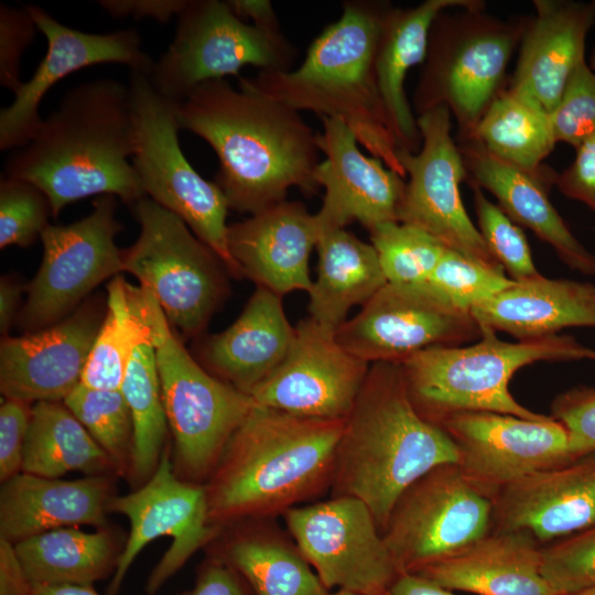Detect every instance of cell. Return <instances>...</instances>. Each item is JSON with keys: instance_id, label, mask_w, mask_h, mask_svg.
<instances>
[{"instance_id": "6da1fadb", "label": "cell", "mask_w": 595, "mask_h": 595, "mask_svg": "<svg viewBox=\"0 0 595 595\" xmlns=\"http://www.w3.org/2000/svg\"><path fill=\"white\" fill-rule=\"evenodd\" d=\"M181 129L204 139L219 167L215 183L229 208L256 214L285 201L291 187L317 193V132L300 111L251 88L238 77L197 86L178 104Z\"/></svg>"}, {"instance_id": "7a4b0ae2", "label": "cell", "mask_w": 595, "mask_h": 595, "mask_svg": "<svg viewBox=\"0 0 595 595\" xmlns=\"http://www.w3.org/2000/svg\"><path fill=\"white\" fill-rule=\"evenodd\" d=\"M133 153L129 87L102 78L67 90L33 138L7 162L3 175L28 181L47 196L52 216L89 196L136 204L147 197L128 159Z\"/></svg>"}, {"instance_id": "3957f363", "label": "cell", "mask_w": 595, "mask_h": 595, "mask_svg": "<svg viewBox=\"0 0 595 595\" xmlns=\"http://www.w3.org/2000/svg\"><path fill=\"white\" fill-rule=\"evenodd\" d=\"M344 421L256 404L204 486L210 524L284 513L331 484Z\"/></svg>"}, {"instance_id": "277c9868", "label": "cell", "mask_w": 595, "mask_h": 595, "mask_svg": "<svg viewBox=\"0 0 595 595\" xmlns=\"http://www.w3.org/2000/svg\"><path fill=\"white\" fill-rule=\"evenodd\" d=\"M457 463L447 433L414 407L400 364H371L337 444L334 496L366 504L382 533L411 484L436 466Z\"/></svg>"}, {"instance_id": "5b68a950", "label": "cell", "mask_w": 595, "mask_h": 595, "mask_svg": "<svg viewBox=\"0 0 595 595\" xmlns=\"http://www.w3.org/2000/svg\"><path fill=\"white\" fill-rule=\"evenodd\" d=\"M389 6L382 1H345L340 18L313 40L296 69L260 71L245 80L258 93L298 111L343 121L372 156L405 178L375 73L378 40Z\"/></svg>"}, {"instance_id": "8992f818", "label": "cell", "mask_w": 595, "mask_h": 595, "mask_svg": "<svg viewBox=\"0 0 595 595\" xmlns=\"http://www.w3.org/2000/svg\"><path fill=\"white\" fill-rule=\"evenodd\" d=\"M473 345L422 349L400 364L410 398L432 423L463 411H490L529 420L549 415L521 405L509 391L512 376L537 361H595V349L571 335L500 340L497 332L480 326Z\"/></svg>"}, {"instance_id": "52a82bcc", "label": "cell", "mask_w": 595, "mask_h": 595, "mask_svg": "<svg viewBox=\"0 0 595 595\" xmlns=\"http://www.w3.org/2000/svg\"><path fill=\"white\" fill-rule=\"evenodd\" d=\"M296 55L270 1L190 0L150 80L162 96L180 104L205 82L239 77L245 66L291 71Z\"/></svg>"}, {"instance_id": "ba28073f", "label": "cell", "mask_w": 595, "mask_h": 595, "mask_svg": "<svg viewBox=\"0 0 595 595\" xmlns=\"http://www.w3.org/2000/svg\"><path fill=\"white\" fill-rule=\"evenodd\" d=\"M527 21L500 20L485 11V3L442 11L430 30L413 95L415 112L445 107L457 123L456 141L469 139L506 87L507 67Z\"/></svg>"}, {"instance_id": "9c48e42d", "label": "cell", "mask_w": 595, "mask_h": 595, "mask_svg": "<svg viewBox=\"0 0 595 595\" xmlns=\"http://www.w3.org/2000/svg\"><path fill=\"white\" fill-rule=\"evenodd\" d=\"M142 290L165 416L174 437L176 472L201 480L212 475L256 403L250 394L201 367L172 332L153 295Z\"/></svg>"}, {"instance_id": "30bf717a", "label": "cell", "mask_w": 595, "mask_h": 595, "mask_svg": "<svg viewBox=\"0 0 595 595\" xmlns=\"http://www.w3.org/2000/svg\"><path fill=\"white\" fill-rule=\"evenodd\" d=\"M133 121L132 165L147 197L178 216L240 277L227 242L229 204L215 182L202 177L185 158L180 142L178 102L162 96L150 76L130 72Z\"/></svg>"}, {"instance_id": "8fae6325", "label": "cell", "mask_w": 595, "mask_h": 595, "mask_svg": "<svg viewBox=\"0 0 595 595\" xmlns=\"http://www.w3.org/2000/svg\"><path fill=\"white\" fill-rule=\"evenodd\" d=\"M132 209L140 234L122 250L125 271L153 295L170 325L197 335L227 294L225 264L178 216L151 198Z\"/></svg>"}, {"instance_id": "7c38bea8", "label": "cell", "mask_w": 595, "mask_h": 595, "mask_svg": "<svg viewBox=\"0 0 595 595\" xmlns=\"http://www.w3.org/2000/svg\"><path fill=\"white\" fill-rule=\"evenodd\" d=\"M493 516V498L457 464H443L400 495L382 537L399 574L416 573L487 536Z\"/></svg>"}, {"instance_id": "4fadbf2b", "label": "cell", "mask_w": 595, "mask_h": 595, "mask_svg": "<svg viewBox=\"0 0 595 595\" xmlns=\"http://www.w3.org/2000/svg\"><path fill=\"white\" fill-rule=\"evenodd\" d=\"M93 207L84 218L48 225L41 234L42 262L20 313L28 333L62 321L104 280L125 271L123 253L115 241L122 229L115 217L116 197L97 196Z\"/></svg>"}, {"instance_id": "5bb4252c", "label": "cell", "mask_w": 595, "mask_h": 595, "mask_svg": "<svg viewBox=\"0 0 595 595\" xmlns=\"http://www.w3.org/2000/svg\"><path fill=\"white\" fill-rule=\"evenodd\" d=\"M289 532L327 589L387 595L400 575L370 509L350 496L293 507Z\"/></svg>"}, {"instance_id": "9a60e30c", "label": "cell", "mask_w": 595, "mask_h": 595, "mask_svg": "<svg viewBox=\"0 0 595 595\" xmlns=\"http://www.w3.org/2000/svg\"><path fill=\"white\" fill-rule=\"evenodd\" d=\"M335 336L345 349L370 365L399 364L425 348L478 340L482 328L470 312L454 306L428 282H388Z\"/></svg>"}, {"instance_id": "2e32d148", "label": "cell", "mask_w": 595, "mask_h": 595, "mask_svg": "<svg viewBox=\"0 0 595 595\" xmlns=\"http://www.w3.org/2000/svg\"><path fill=\"white\" fill-rule=\"evenodd\" d=\"M416 122L420 150L416 153L398 150V159L409 176L399 221L416 226L447 248L505 271L463 205L459 185L467 178V172L452 136L448 109L429 110L420 115Z\"/></svg>"}, {"instance_id": "e0dca14e", "label": "cell", "mask_w": 595, "mask_h": 595, "mask_svg": "<svg viewBox=\"0 0 595 595\" xmlns=\"http://www.w3.org/2000/svg\"><path fill=\"white\" fill-rule=\"evenodd\" d=\"M108 511L121 513L130 522L108 595L118 593L134 559L152 540L166 536L172 543L148 578L149 594H154L216 533L208 519L205 487L181 479L167 447L150 478L130 494L113 496Z\"/></svg>"}, {"instance_id": "ac0fdd59", "label": "cell", "mask_w": 595, "mask_h": 595, "mask_svg": "<svg viewBox=\"0 0 595 595\" xmlns=\"http://www.w3.org/2000/svg\"><path fill=\"white\" fill-rule=\"evenodd\" d=\"M458 451L463 474L489 497L532 473L575 458L562 423L490 411H463L437 424Z\"/></svg>"}, {"instance_id": "d6986e66", "label": "cell", "mask_w": 595, "mask_h": 595, "mask_svg": "<svg viewBox=\"0 0 595 595\" xmlns=\"http://www.w3.org/2000/svg\"><path fill=\"white\" fill-rule=\"evenodd\" d=\"M335 333L310 317L301 321L284 359L249 393L255 403L299 416L345 420L370 364L345 349Z\"/></svg>"}, {"instance_id": "ffe728a7", "label": "cell", "mask_w": 595, "mask_h": 595, "mask_svg": "<svg viewBox=\"0 0 595 595\" xmlns=\"http://www.w3.org/2000/svg\"><path fill=\"white\" fill-rule=\"evenodd\" d=\"M47 48L34 74L13 93L12 102L0 111V149L23 148L43 119L39 107L46 93L64 77L93 65L122 64L130 72L150 76L155 61L141 47L134 29L108 33H87L55 20L35 4L24 6Z\"/></svg>"}, {"instance_id": "44dd1931", "label": "cell", "mask_w": 595, "mask_h": 595, "mask_svg": "<svg viewBox=\"0 0 595 595\" xmlns=\"http://www.w3.org/2000/svg\"><path fill=\"white\" fill-rule=\"evenodd\" d=\"M106 309L78 306L62 321L0 345V389L6 399L29 404L61 402L80 383Z\"/></svg>"}, {"instance_id": "7402d4cb", "label": "cell", "mask_w": 595, "mask_h": 595, "mask_svg": "<svg viewBox=\"0 0 595 595\" xmlns=\"http://www.w3.org/2000/svg\"><path fill=\"white\" fill-rule=\"evenodd\" d=\"M323 131L317 144L325 159L315 172L325 188L321 209L315 214L322 232L345 228L355 220L368 230L399 221L405 178L381 160L366 156L355 133L343 121L321 118Z\"/></svg>"}, {"instance_id": "603a6c76", "label": "cell", "mask_w": 595, "mask_h": 595, "mask_svg": "<svg viewBox=\"0 0 595 595\" xmlns=\"http://www.w3.org/2000/svg\"><path fill=\"white\" fill-rule=\"evenodd\" d=\"M595 524V453L527 475L494 498V530H522L539 543Z\"/></svg>"}, {"instance_id": "cb8c5ba5", "label": "cell", "mask_w": 595, "mask_h": 595, "mask_svg": "<svg viewBox=\"0 0 595 595\" xmlns=\"http://www.w3.org/2000/svg\"><path fill=\"white\" fill-rule=\"evenodd\" d=\"M321 234L315 214L285 199L229 225L227 242L240 277L282 296L311 290L309 260Z\"/></svg>"}, {"instance_id": "d4e9b609", "label": "cell", "mask_w": 595, "mask_h": 595, "mask_svg": "<svg viewBox=\"0 0 595 595\" xmlns=\"http://www.w3.org/2000/svg\"><path fill=\"white\" fill-rule=\"evenodd\" d=\"M508 88L549 115L558 106L595 23L592 2L534 0Z\"/></svg>"}, {"instance_id": "484cf974", "label": "cell", "mask_w": 595, "mask_h": 595, "mask_svg": "<svg viewBox=\"0 0 595 595\" xmlns=\"http://www.w3.org/2000/svg\"><path fill=\"white\" fill-rule=\"evenodd\" d=\"M456 142L469 185L493 194L512 221L529 228L550 245L570 269L595 277V255L574 236L550 202L549 192L556 178L518 169L489 153L474 139Z\"/></svg>"}, {"instance_id": "4316f807", "label": "cell", "mask_w": 595, "mask_h": 595, "mask_svg": "<svg viewBox=\"0 0 595 595\" xmlns=\"http://www.w3.org/2000/svg\"><path fill=\"white\" fill-rule=\"evenodd\" d=\"M113 496L108 475L64 480L21 472L1 486L0 538L15 544L61 528H104Z\"/></svg>"}, {"instance_id": "83f0119b", "label": "cell", "mask_w": 595, "mask_h": 595, "mask_svg": "<svg viewBox=\"0 0 595 595\" xmlns=\"http://www.w3.org/2000/svg\"><path fill=\"white\" fill-rule=\"evenodd\" d=\"M539 544L522 530H491L416 574L450 591L478 595H558L542 573Z\"/></svg>"}, {"instance_id": "f1b7e54d", "label": "cell", "mask_w": 595, "mask_h": 595, "mask_svg": "<svg viewBox=\"0 0 595 595\" xmlns=\"http://www.w3.org/2000/svg\"><path fill=\"white\" fill-rule=\"evenodd\" d=\"M294 334L282 296L257 286L238 318L204 340L199 356L214 376L249 394L284 359Z\"/></svg>"}, {"instance_id": "f546056e", "label": "cell", "mask_w": 595, "mask_h": 595, "mask_svg": "<svg viewBox=\"0 0 595 595\" xmlns=\"http://www.w3.org/2000/svg\"><path fill=\"white\" fill-rule=\"evenodd\" d=\"M480 0H426L410 9L389 6L378 40L375 73L378 91L398 150L416 153L421 134L408 101V72L423 64L429 34L435 18L445 10L473 8Z\"/></svg>"}, {"instance_id": "4dcf8cb0", "label": "cell", "mask_w": 595, "mask_h": 595, "mask_svg": "<svg viewBox=\"0 0 595 595\" xmlns=\"http://www.w3.org/2000/svg\"><path fill=\"white\" fill-rule=\"evenodd\" d=\"M479 326L529 339L566 327L595 328V284L539 274L516 282L470 311Z\"/></svg>"}, {"instance_id": "1f68e13d", "label": "cell", "mask_w": 595, "mask_h": 595, "mask_svg": "<svg viewBox=\"0 0 595 595\" xmlns=\"http://www.w3.org/2000/svg\"><path fill=\"white\" fill-rule=\"evenodd\" d=\"M316 248L317 277L307 292L310 318L336 332L353 306H363L388 281L374 246L345 228L323 231Z\"/></svg>"}, {"instance_id": "d6a6232c", "label": "cell", "mask_w": 595, "mask_h": 595, "mask_svg": "<svg viewBox=\"0 0 595 595\" xmlns=\"http://www.w3.org/2000/svg\"><path fill=\"white\" fill-rule=\"evenodd\" d=\"M20 563L33 585H85L115 572L120 552L110 531L86 532L61 528L14 544Z\"/></svg>"}, {"instance_id": "836d02e7", "label": "cell", "mask_w": 595, "mask_h": 595, "mask_svg": "<svg viewBox=\"0 0 595 595\" xmlns=\"http://www.w3.org/2000/svg\"><path fill=\"white\" fill-rule=\"evenodd\" d=\"M116 467L89 432L61 402L31 405L22 472L58 478L71 472L109 475Z\"/></svg>"}, {"instance_id": "e575fe53", "label": "cell", "mask_w": 595, "mask_h": 595, "mask_svg": "<svg viewBox=\"0 0 595 595\" xmlns=\"http://www.w3.org/2000/svg\"><path fill=\"white\" fill-rule=\"evenodd\" d=\"M469 139L530 174L558 177L555 171L542 164L558 143L550 115L508 86L491 101Z\"/></svg>"}, {"instance_id": "d590c367", "label": "cell", "mask_w": 595, "mask_h": 595, "mask_svg": "<svg viewBox=\"0 0 595 595\" xmlns=\"http://www.w3.org/2000/svg\"><path fill=\"white\" fill-rule=\"evenodd\" d=\"M151 339L143 290L113 277L108 284L106 314L90 349L80 385L120 390L134 348Z\"/></svg>"}, {"instance_id": "8d00e7d4", "label": "cell", "mask_w": 595, "mask_h": 595, "mask_svg": "<svg viewBox=\"0 0 595 595\" xmlns=\"http://www.w3.org/2000/svg\"><path fill=\"white\" fill-rule=\"evenodd\" d=\"M225 561L257 595H329L298 547L268 529L232 537L225 549Z\"/></svg>"}, {"instance_id": "74e56055", "label": "cell", "mask_w": 595, "mask_h": 595, "mask_svg": "<svg viewBox=\"0 0 595 595\" xmlns=\"http://www.w3.org/2000/svg\"><path fill=\"white\" fill-rule=\"evenodd\" d=\"M121 392L130 408L134 445L130 475L147 482L155 470L167 431L152 340L139 344L128 363Z\"/></svg>"}, {"instance_id": "f35d334b", "label": "cell", "mask_w": 595, "mask_h": 595, "mask_svg": "<svg viewBox=\"0 0 595 595\" xmlns=\"http://www.w3.org/2000/svg\"><path fill=\"white\" fill-rule=\"evenodd\" d=\"M63 403L110 457L117 473L130 472L133 421L121 390L91 389L79 383Z\"/></svg>"}, {"instance_id": "ab89813d", "label": "cell", "mask_w": 595, "mask_h": 595, "mask_svg": "<svg viewBox=\"0 0 595 595\" xmlns=\"http://www.w3.org/2000/svg\"><path fill=\"white\" fill-rule=\"evenodd\" d=\"M389 283H426L447 247L425 230L390 221L369 230Z\"/></svg>"}, {"instance_id": "60d3db41", "label": "cell", "mask_w": 595, "mask_h": 595, "mask_svg": "<svg viewBox=\"0 0 595 595\" xmlns=\"http://www.w3.org/2000/svg\"><path fill=\"white\" fill-rule=\"evenodd\" d=\"M428 283L454 306L470 312L515 281L502 270L447 248Z\"/></svg>"}, {"instance_id": "b9f144b4", "label": "cell", "mask_w": 595, "mask_h": 595, "mask_svg": "<svg viewBox=\"0 0 595 595\" xmlns=\"http://www.w3.org/2000/svg\"><path fill=\"white\" fill-rule=\"evenodd\" d=\"M477 228L493 257L512 281L538 277L531 249L523 230L502 209L489 201L477 185H470Z\"/></svg>"}, {"instance_id": "7bdbcfd3", "label": "cell", "mask_w": 595, "mask_h": 595, "mask_svg": "<svg viewBox=\"0 0 595 595\" xmlns=\"http://www.w3.org/2000/svg\"><path fill=\"white\" fill-rule=\"evenodd\" d=\"M50 201L36 185L2 175L0 181V248L28 247L48 226Z\"/></svg>"}, {"instance_id": "ee69618b", "label": "cell", "mask_w": 595, "mask_h": 595, "mask_svg": "<svg viewBox=\"0 0 595 595\" xmlns=\"http://www.w3.org/2000/svg\"><path fill=\"white\" fill-rule=\"evenodd\" d=\"M542 573L558 595L595 587V524L542 548Z\"/></svg>"}, {"instance_id": "f6af8a7d", "label": "cell", "mask_w": 595, "mask_h": 595, "mask_svg": "<svg viewBox=\"0 0 595 595\" xmlns=\"http://www.w3.org/2000/svg\"><path fill=\"white\" fill-rule=\"evenodd\" d=\"M550 119L558 143L576 149L595 137V72L586 60L572 73Z\"/></svg>"}, {"instance_id": "bcb514c9", "label": "cell", "mask_w": 595, "mask_h": 595, "mask_svg": "<svg viewBox=\"0 0 595 595\" xmlns=\"http://www.w3.org/2000/svg\"><path fill=\"white\" fill-rule=\"evenodd\" d=\"M551 416L566 429L574 457L595 453V388L578 385L560 393Z\"/></svg>"}, {"instance_id": "7dc6e473", "label": "cell", "mask_w": 595, "mask_h": 595, "mask_svg": "<svg viewBox=\"0 0 595 595\" xmlns=\"http://www.w3.org/2000/svg\"><path fill=\"white\" fill-rule=\"evenodd\" d=\"M37 28L23 7L0 4V84L14 93L22 84L20 62Z\"/></svg>"}, {"instance_id": "c3c4849f", "label": "cell", "mask_w": 595, "mask_h": 595, "mask_svg": "<svg viewBox=\"0 0 595 595\" xmlns=\"http://www.w3.org/2000/svg\"><path fill=\"white\" fill-rule=\"evenodd\" d=\"M29 403L6 399L0 407V480L22 472L23 452L30 422Z\"/></svg>"}, {"instance_id": "681fc988", "label": "cell", "mask_w": 595, "mask_h": 595, "mask_svg": "<svg viewBox=\"0 0 595 595\" xmlns=\"http://www.w3.org/2000/svg\"><path fill=\"white\" fill-rule=\"evenodd\" d=\"M572 163L558 173L555 186L565 197L595 213V137L575 149Z\"/></svg>"}, {"instance_id": "f907efd6", "label": "cell", "mask_w": 595, "mask_h": 595, "mask_svg": "<svg viewBox=\"0 0 595 595\" xmlns=\"http://www.w3.org/2000/svg\"><path fill=\"white\" fill-rule=\"evenodd\" d=\"M99 6L115 18H151L166 23L173 15L178 17L188 0H101Z\"/></svg>"}, {"instance_id": "816d5d0a", "label": "cell", "mask_w": 595, "mask_h": 595, "mask_svg": "<svg viewBox=\"0 0 595 595\" xmlns=\"http://www.w3.org/2000/svg\"><path fill=\"white\" fill-rule=\"evenodd\" d=\"M187 595H246L236 571L227 563L209 564Z\"/></svg>"}, {"instance_id": "f5cc1de1", "label": "cell", "mask_w": 595, "mask_h": 595, "mask_svg": "<svg viewBox=\"0 0 595 595\" xmlns=\"http://www.w3.org/2000/svg\"><path fill=\"white\" fill-rule=\"evenodd\" d=\"M32 588L14 544L0 538V595H32Z\"/></svg>"}, {"instance_id": "db71d44e", "label": "cell", "mask_w": 595, "mask_h": 595, "mask_svg": "<svg viewBox=\"0 0 595 595\" xmlns=\"http://www.w3.org/2000/svg\"><path fill=\"white\" fill-rule=\"evenodd\" d=\"M387 595H456L416 573L399 575Z\"/></svg>"}, {"instance_id": "11a10c76", "label": "cell", "mask_w": 595, "mask_h": 595, "mask_svg": "<svg viewBox=\"0 0 595 595\" xmlns=\"http://www.w3.org/2000/svg\"><path fill=\"white\" fill-rule=\"evenodd\" d=\"M22 285L17 281L2 278L0 282V331L8 337L9 329L17 315V310L22 293Z\"/></svg>"}, {"instance_id": "9f6ffc18", "label": "cell", "mask_w": 595, "mask_h": 595, "mask_svg": "<svg viewBox=\"0 0 595 595\" xmlns=\"http://www.w3.org/2000/svg\"><path fill=\"white\" fill-rule=\"evenodd\" d=\"M32 595H98L91 586L85 585H33Z\"/></svg>"}, {"instance_id": "6f0895ef", "label": "cell", "mask_w": 595, "mask_h": 595, "mask_svg": "<svg viewBox=\"0 0 595 595\" xmlns=\"http://www.w3.org/2000/svg\"><path fill=\"white\" fill-rule=\"evenodd\" d=\"M560 595H595V587L583 588L576 592Z\"/></svg>"}, {"instance_id": "680465c9", "label": "cell", "mask_w": 595, "mask_h": 595, "mask_svg": "<svg viewBox=\"0 0 595 595\" xmlns=\"http://www.w3.org/2000/svg\"><path fill=\"white\" fill-rule=\"evenodd\" d=\"M594 8H595V0L592 1ZM589 67L595 72V47L593 50V53L591 55V60H589V63H588Z\"/></svg>"}, {"instance_id": "91938a15", "label": "cell", "mask_w": 595, "mask_h": 595, "mask_svg": "<svg viewBox=\"0 0 595 595\" xmlns=\"http://www.w3.org/2000/svg\"><path fill=\"white\" fill-rule=\"evenodd\" d=\"M329 595H360V594L349 592V591H344V589H337V592Z\"/></svg>"}]
</instances>
